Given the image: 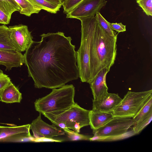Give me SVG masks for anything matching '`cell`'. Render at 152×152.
I'll list each match as a JSON object with an SVG mask.
<instances>
[{
	"label": "cell",
	"instance_id": "1",
	"mask_svg": "<svg viewBox=\"0 0 152 152\" xmlns=\"http://www.w3.org/2000/svg\"><path fill=\"white\" fill-rule=\"evenodd\" d=\"M24 55L28 76L36 88H60L79 77L75 46L61 32L43 34Z\"/></svg>",
	"mask_w": 152,
	"mask_h": 152
},
{
	"label": "cell",
	"instance_id": "2",
	"mask_svg": "<svg viewBox=\"0 0 152 152\" xmlns=\"http://www.w3.org/2000/svg\"><path fill=\"white\" fill-rule=\"evenodd\" d=\"M117 35L109 34L96 20L89 46L91 81L101 70L104 68L110 69L114 64L117 54Z\"/></svg>",
	"mask_w": 152,
	"mask_h": 152
},
{
	"label": "cell",
	"instance_id": "3",
	"mask_svg": "<svg viewBox=\"0 0 152 152\" xmlns=\"http://www.w3.org/2000/svg\"><path fill=\"white\" fill-rule=\"evenodd\" d=\"M75 88L72 84L53 89L48 94L36 99L34 103L35 109L42 114H59L75 103Z\"/></svg>",
	"mask_w": 152,
	"mask_h": 152
},
{
	"label": "cell",
	"instance_id": "4",
	"mask_svg": "<svg viewBox=\"0 0 152 152\" xmlns=\"http://www.w3.org/2000/svg\"><path fill=\"white\" fill-rule=\"evenodd\" d=\"M81 22L80 45L76 52L79 77L82 82L91 81L89 64V46L96 20L95 16L79 18Z\"/></svg>",
	"mask_w": 152,
	"mask_h": 152
},
{
	"label": "cell",
	"instance_id": "5",
	"mask_svg": "<svg viewBox=\"0 0 152 152\" xmlns=\"http://www.w3.org/2000/svg\"><path fill=\"white\" fill-rule=\"evenodd\" d=\"M89 111L75 103L68 109L59 114H42L54 125L64 123L68 129L79 133L81 128L89 125Z\"/></svg>",
	"mask_w": 152,
	"mask_h": 152
},
{
	"label": "cell",
	"instance_id": "6",
	"mask_svg": "<svg viewBox=\"0 0 152 152\" xmlns=\"http://www.w3.org/2000/svg\"><path fill=\"white\" fill-rule=\"evenodd\" d=\"M152 96V90L140 92L128 91L113 111L114 117L133 118Z\"/></svg>",
	"mask_w": 152,
	"mask_h": 152
},
{
	"label": "cell",
	"instance_id": "7",
	"mask_svg": "<svg viewBox=\"0 0 152 152\" xmlns=\"http://www.w3.org/2000/svg\"><path fill=\"white\" fill-rule=\"evenodd\" d=\"M136 123L132 118L114 117L102 127L93 130V133L101 137L117 136L127 132Z\"/></svg>",
	"mask_w": 152,
	"mask_h": 152
},
{
	"label": "cell",
	"instance_id": "8",
	"mask_svg": "<svg viewBox=\"0 0 152 152\" xmlns=\"http://www.w3.org/2000/svg\"><path fill=\"white\" fill-rule=\"evenodd\" d=\"M30 124L14 126H0V142H34L35 138L31 136Z\"/></svg>",
	"mask_w": 152,
	"mask_h": 152
},
{
	"label": "cell",
	"instance_id": "9",
	"mask_svg": "<svg viewBox=\"0 0 152 152\" xmlns=\"http://www.w3.org/2000/svg\"><path fill=\"white\" fill-rule=\"evenodd\" d=\"M8 27L11 40L16 50L20 52L26 51L34 41L28 26L20 24Z\"/></svg>",
	"mask_w": 152,
	"mask_h": 152
},
{
	"label": "cell",
	"instance_id": "10",
	"mask_svg": "<svg viewBox=\"0 0 152 152\" xmlns=\"http://www.w3.org/2000/svg\"><path fill=\"white\" fill-rule=\"evenodd\" d=\"M107 2L106 0H83L66 14V18L78 19L95 16L106 5Z\"/></svg>",
	"mask_w": 152,
	"mask_h": 152
},
{
	"label": "cell",
	"instance_id": "11",
	"mask_svg": "<svg viewBox=\"0 0 152 152\" xmlns=\"http://www.w3.org/2000/svg\"><path fill=\"white\" fill-rule=\"evenodd\" d=\"M30 124V129L36 139L42 138L53 139L54 137L65 135V132L62 129L43 121L41 118V113Z\"/></svg>",
	"mask_w": 152,
	"mask_h": 152
},
{
	"label": "cell",
	"instance_id": "12",
	"mask_svg": "<svg viewBox=\"0 0 152 152\" xmlns=\"http://www.w3.org/2000/svg\"><path fill=\"white\" fill-rule=\"evenodd\" d=\"M122 99L118 94L107 93L97 100H93L92 110L111 113L120 104Z\"/></svg>",
	"mask_w": 152,
	"mask_h": 152
},
{
	"label": "cell",
	"instance_id": "13",
	"mask_svg": "<svg viewBox=\"0 0 152 152\" xmlns=\"http://www.w3.org/2000/svg\"><path fill=\"white\" fill-rule=\"evenodd\" d=\"M24 64L25 57L21 52L0 49V64L6 67V70H10L13 67H20Z\"/></svg>",
	"mask_w": 152,
	"mask_h": 152
},
{
	"label": "cell",
	"instance_id": "14",
	"mask_svg": "<svg viewBox=\"0 0 152 152\" xmlns=\"http://www.w3.org/2000/svg\"><path fill=\"white\" fill-rule=\"evenodd\" d=\"M110 70L106 68L102 69L89 83L93 95V100H97L108 93L106 78Z\"/></svg>",
	"mask_w": 152,
	"mask_h": 152
},
{
	"label": "cell",
	"instance_id": "15",
	"mask_svg": "<svg viewBox=\"0 0 152 152\" xmlns=\"http://www.w3.org/2000/svg\"><path fill=\"white\" fill-rule=\"evenodd\" d=\"M114 117L111 113L92 110L89 113V125L93 130H96L103 126Z\"/></svg>",
	"mask_w": 152,
	"mask_h": 152
},
{
	"label": "cell",
	"instance_id": "16",
	"mask_svg": "<svg viewBox=\"0 0 152 152\" xmlns=\"http://www.w3.org/2000/svg\"><path fill=\"white\" fill-rule=\"evenodd\" d=\"M22 94L11 81L0 92V101L7 103H20Z\"/></svg>",
	"mask_w": 152,
	"mask_h": 152
},
{
	"label": "cell",
	"instance_id": "17",
	"mask_svg": "<svg viewBox=\"0 0 152 152\" xmlns=\"http://www.w3.org/2000/svg\"><path fill=\"white\" fill-rule=\"evenodd\" d=\"M10 31L5 25L0 26V49L16 50L10 38Z\"/></svg>",
	"mask_w": 152,
	"mask_h": 152
},
{
	"label": "cell",
	"instance_id": "18",
	"mask_svg": "<svg viewBox=\"0 0 152 152\" xmlns=\"http://www.w3.org/2000/svg\"><path fill=\"white\" fill-rule=\"evenodd\" d=\"M20 7V14L30 17L34 13H38L40 7L30 0H15Z\"/></svg>",
	"mask_w": 152,
	"mask_h": 152
},
{
	"label": "cell",
	"instance_id": "19",
	"mask_svg": "<svg viewBox=\"0 0 152 152\" xmlns=\"http://www.w3.org/2000/svg\"><path fill=\"white\" fill-rule=\"evenodd\" d=\"M0 8L11 17L14 12L20 10L15 0H0Z\"/></svg>",
	"mask_w": 152,
	"mask_h": 152
},
{
	"label": "cell",
	"instance_id": "20",
	"mask_svg": "<svg viewBox=\"0 0 152 152\" xmlns=\"http://www.w3.org/2000/svg\"><path fill=\"white\" fill-rule=\"evenodd\" d=\"M136 134L132 128L130 130H128L125 133L117 136L101 137L94 135L93 137L90 138L89 140L90 141H115L124 139Z\"/></svg>",
	"mask_w": 152,
	"mask_h": 152
},
{
	"label": "cell",
	"instance_id": "21",
	"mask_svg": "<svg viewBox=\"0 0 152 152\" xmlns=\"http://www.w3.org/2000/svg\"><path fill=\"white\" fill-rule=\"evenodd\" d=\"M39 6L42 10L51 13L56 14L60 10L61 6L54 4L45 0H30Z\"/></svg>",
	"mask_w": 152,
	"mask_h": 152
},
{
	"label": "cell",
	"instance_id": "22",
	"mask_svg": "<svg viewBox=\"0 0 152 152\" xmlns=\"http://www.w3.org/2000/svg\"><path fill=\"white\" fill-rule=\"evenodd\" d=\"M152 119V111L144 117L133 126V129L136 134L140 133L151 121Z\"/></svg>",
	"mask_w": 152,
	"mask_h": 152
},
{
	"label": "cell",
	"instance_id": "23",
	"mask_svg": "<svg viewBox=\"0 0 152 152\" xmlns=\"http://www.w3.org/2000/svg\"><path fill=\"white\" fill-rule=\"evenodd\" d=\"M95 16L98 23L105 31L112 36L117 34L110 26L109 22L105 20L99 12L97 13Z\"/></svg>",
	"mask_w": 152,
	"mask_h": 152
},
{
	"label": "cell",
	"instance_id": "24",
	"mask_svg": "<svg viewBox=\"0 0 152 152\" xmlns=\"http://www.w3.org/2000/svg\"><path fill=\"white\" fill-rule=\"evenodd\" d=\"M152 111V96L150 98L139 112L132 118L136 122H137Z\"/></svg>",
	"mask_w": 152,
	"mask_h": 152
},
{
	"label": "cell",
	"instance_id": "25",
	"mask_svg": "<svg viewBox=\"0 0 152 152\" xmlns=\"http://www.w3.org/2000/svg\"><path fill=\"white\" fill-rule=\"evenodd\" d=\"M70 140H89L91 137L90 136L85 135L69 129L65 132Z\"/></svg>",
	"mask_w": 152,
	"mask_h": 152
},
{
	"label": "cell",
	"instance_id": "26",
	"mask_svg": "<svg viewBox=\"0 0 152 152\" xmlns=\"http://www.w3.org/2000/svg\"><path fill=\"white\" fill-rule=\"evenodd\" d=\"M83 0H64L62 2V6L64 12L66 14L75 8Z\"/></svg>",
	"mask_w": 152,
	"mask_h": 152
},
{
	"label": "cell",
	"instance_id": "27",
	"mask_svg": "<svg viewBox=\"0 0 152 152\" xmlns=\"http://www.w3.org/2000/svg\"><path fill=\"white\" fill-rule=\"evenodd\" d=\"M152 0H136L139 6L148 16L152 15Z\"/></svg>",
	"mask_w": 152,
	"mask_h": 152
},
{
	"label": "cell",
	"instance_id": "28",
	"mask_svg": "<svg viewBox=\"0 0 152 152\" xmlns=\"http://www.w3.org/2000/svg\"><path fill=\"white\" fill-rule=\"evenodd\" d=\"M11 82V79L9 76L4 74L0 69V92Z\"/></svg>",
	"mask_w": 152,
	"mask_h": 152
},
{
	"label": "cell",
	"instance_id": "29",
	"mask_svg": "<svg viewBox=\"0 0 152 152\" xmlns=\"http://www.w3.org/2000/svg\"><path fill=\"white\" fill-rule=\"evenodd\" d=\"M109 24L112 28L118 33L126 31V25H123L121 23H109Z\"/></svg>",
	"mask_w": 152,
	"mask_h": 152
},
{
	"label": "cell",
	"instance_id": "30",
	"mask_svg": "<svg viewBox=\"0 0 152 152\" xmlns=\"http://www.w3.org/2000/svg\"><path fill=\"white\" fill-rule=\"evenodd\" d=\"M11 17L0 8V23L3 25L9 23Z\"/></svg>",
	"mask_w": 152,
	"mask_h": 152
},
{
	"label": "cell",
	"instance_id": "31",
	"mask_svg": "<svg viewBox=\"0 0 152 152\" xmlns=\"http://www.w3.org/2000/svg\"><path fill=\"white\" fill-rule=\"evenodd\" d=\"M54 4L61 7L63 0H45Z\"/></svg>",
	"mask_w": 152,
	"mask_h": 152
}]
</instances>
